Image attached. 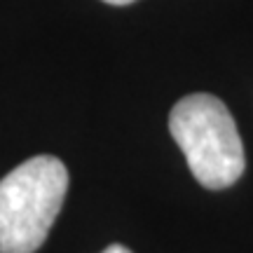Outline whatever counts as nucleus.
<instances>
[{
	"label": "nucleus",
	"instance_id": "nucleus-1",
	"mask_svg": "<svg viewBox=\"0 0 253 253\" xmlns=\"http://www.w3.org/2000/svg\"><path fill=\"white\" fill-rule=\"evenodd\" d=\"M68 192V169L54 155H36L0 181V253H36Z\"/></svg>",
	"mask_w": 253,
	"mask_h": 253
},
{
	"label": "nucleus",
	"instance_id": "nucleus-3",
	"mask_svg": "<svg viewBox=\"0 0 253 253\" xmlns=\"http://www.w3.org/2000/svg\"><path fill=\"white\" fill-rule=\"evenodd\" d=\"M101 253H131L126 246H122V244H110V246H106Z\"/></svg>",
	"mask_w": 253,
	"mask_h": 253
},
{
	"label": "nucleus",
	"instance_id": "nucleus-4",
	"mask_svg": "<svg viewBox=\"0 0 253 253\" xmlns=\"http://www.w3.org/2000/svg\"><path fill=\"white\" fill-rule=\"evenodd\" d=\"M103 2H110V5H131L134 0H103Z\"/></svg>",
	"mask_w": 253,
	"mask_h": 253
},
{
	"label": "nucleus",
	"instance_id": "nucleus-2",
	"mask_svg": "<svg viewBox=\"0 0 253 253\" xmlns=\"http://www.w3.org/2000/svg\"><path fill=\"white\" fill-rule=\"evenodd\" d=\"M169 131L199 185L223 190L242 178V136L227 106L213 94H190L178 101L169 115Z\"/></svg>",
	"mask_w": 253,
	"mask_h": 253
}]
</instances>
